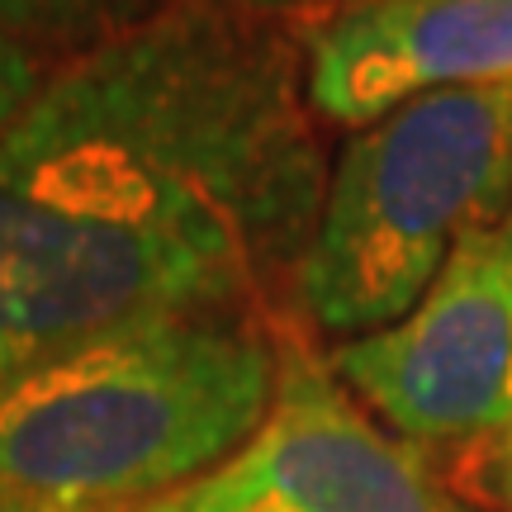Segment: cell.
Wrapping results in <instances>:
<instances>
[{
	"mask_svg": "<svg viewBox=\"0 0 512 512\" xmlns=\"http://www.w3.org/2000/svg\"><path fill=\"white\" fill-rule=\"evenodd\" d=\"M328 185L304 57L228 0H162L53 62L0 128V384L114 332L256 309Z\"/></svg>",
	"mask_w": 512,
	"mask_h": 512,
	"instance_id": "cell-1",
	"label": "cell"
},
{
	"mask_svg": "<svg viewBox=\"0 0 512 512\" xmlns=\"http://www.w3.org/2000/svg\"><path fill=\"white\" fill-rule=\"evenodd\" d=\"M280 323L204 309L0 384V512H138L214 475L275 394Z\"/></svg>",
	"mask_w": 512,
	"mask_h": 512,
	"instance_id": "cell-2",
	"label": "cell"
},
{
	"mask_svg": "<svg viewBox=\"0 0 512 512\" xmlns=\"http://www.w3.org/2000/svg\"><path fill=\"white\" fill-rule=\"evenodd\" d=\"M512 204V86L437 91L356 128L290 275L294 313L356 342L399 323L465 233Z\"/></svg>",
	"mask_w": 512,
	"mask_h": 512,
	"instance_id": "cell-3",
	"label": "cell"
},
{
	"mask_svg": "<svg viewBox=\"0 0 512 512\" xmlns=\"http://www.w3.org/2000/svg\"><path fill=\"white\" fill-rule=\"evenodd\" d=\"M332 375L413 446L512 427V204L456 242L399 323L337 342Z\"/></svg>",
	"mask_w": 512,
	"mask_h": 512,
	"instance_id": "cell-4",
	"label": "cell"
},
{
	"mask_svg": "<svg viewBox=\"0 0 512 512\" xmlns=\"http://www.w3.org/2000/svg\"><path fill=\"white\" fill-rule=\"evenodd\" d=\"M190 489L266 512H484L441 484L422 446L394 437L294 323H280V370L261 427Z\"/></svg>",
	"mask_w": 512,
	"mask_h": 512,
	"instance_id": "cell-5",
	"label": "cell"
},
{
	"mask_svg": "<svg viewBox=\"0 0 512 512\" xmlns=\"http://www.w3.org/2000/svg\"><path fill=\"white\" fill-rule=\"evenodd\" d=\"M299 57L309 110L366 128L422 95L512 86V0H337Z\"/></svg>",
	"mask_w": 512,
	"mask_h": 512,
	"instance_id": "cell-6",
	"label": "cell"
},
{
	"mask_svg": "<svg viewBox=\"0 0 512 512\" xmlns=\"http://www.w3.org/2000/svg\"><path fill=\"white\" fill-rule=\"evenodd\" d=\"M162 0H0V38L62 62L128 29Z\"/></svg>",
	"mask_w": 512,
	"mask_h": 512,
	"instance_id": "cell-7",
	"label": "cell"
},
{
	"mask_svg": "<svg viewBox=\"0 0 512 512\" xmlns=\"http://www.w3.org/2000/svg\"><path fill=\"white\" fill-rule=\"evenodd\" d=\"M460 494L484 512H512V427L475 441V460L460 465Z\"/></svg>",
	"mask_w": 512,
	"mask_h": 512,
	"instance_id": "cell-8",
	"label": "cell"
},
{
	"mask_svg": "<svg viewBox=\"0 0 512 512\" xmlns=\"http://www.w3.org/2000/svg\"><path fill=\"white\" fill-rule=\"evenodd\" d=\"M48 67H53L48 57H38L29 48L10 43V38H0V128L10 124L19 105L34 95V86L43 81Z\"/></svg>",
	"mask_w": 512,
	"mask_h": 512,
	"instance_id": "cell-9",
	"label": "cell"
},
{
	"mask_svg": "<svg viewBox=\"0 0 512 512\" xmlns=\"http://www.w3.org/2000/svg\"><path fill=\"white\" fill-rule=\"evenodd\" d=\"M138 512H266V508H238V503H214V498H204L200 489H190L185 484L181 494H166L157 503H147Z\"/></svg>",
	"mask_w": 512,
	"mask_h": 512,
	"instance_id": "cell-10",
	"label": "cell"
},
{
	"mask_svg": "<svg viewBox=\"0 0 512 512\" xmlns=\"http://www.w3.org/2000/svg\"><path fill=\"white\" fill-rule=\"evenodd\" d=\"M228 5H238V10H247V15H256V19L280 24L285 15H299V10H309L318 0H228Z\"/></svg>",
	"mask_w": 512,
	"mask_h": 512,
	"instance_id": "cell-11",
	"label": "cell"
}]
</instances>
